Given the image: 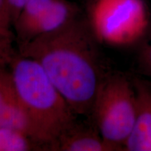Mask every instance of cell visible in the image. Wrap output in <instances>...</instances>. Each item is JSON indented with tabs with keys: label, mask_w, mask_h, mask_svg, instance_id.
Wrapping results in <instances>:
<instances>
[{
	"label": "cell",
	"mask_w": 151,
	"mask_h": 151,
	"mask_svg": "<svg viewBox=\"0 0 151 151\" xmlns=\"http://www.w3.org/2000/svg\"><path fill=\"white\" fill-rule=\"evenodd\" d=\"M86 14L65 27L18 45V54L41 66L76 114L90 118L111 71Z\"/></svg>",
	"instance_id": "6da1fadb"
},
{
	"label": "cell",
	"mask_w": 151,
	"mask_h": 151,
	"mask_svg": "<svg viewBox=\"0 0 151 151\" xmlns=\"http://www.w3.org/2000/svg\"><path fill=\"white\" fill-rule=\"evenodd\" d=\"M10 65L17 94L36 141L42 150H49L77 115L37 61L16 54Z\"/></svg>",
	"instance_id": "7a4b0ae2"
},
{
	"label": "cell",
	"mask_w": 151,
	"mask_h": 151,
	"mask_svg": "<svg viewBox=\"0 0 151 151\" xmlns=\"http://www.w3.org/2000/svg\"><path fill=\"white\" fill-rule=\"evenodd\" d=\"M86 16L100 44L137 48L151 25L143 0H88Z\"/></svg>",
	"instance_id": "3957f363"
},
{
	"label": "cell",
	"mask_w": 151,
	"mask_h": 151,
	"mask_svg": "<svg viewBox=\"0 0 151 151\" xmlns=\"http://www.w3.org/2000/svg\"><path fill=\"white\" fill-rule=\"evenodd\" d=\"M137 113L132 77L111 71L98 91L90 118L104 140L117 151L123 150L135 126Z\"/></svg>",
	"instance_id": "277c9868"
},
{
	"label": "cell",
	"mask_w": 151,
	"mask_h": 151,
	"mask_svg": "<svg viewBox=\"0 0 151 151\" xmlns=\"http://www.w3.org/2000/svg\"><path fill=\"white\" fill-rule=\"evenodd\" d=\"M132 77L137 97V118L123 150L151 151V81L137 76Z\"/></svg>",
	"instance_id": "5b68a950"
},
{
	"label": "cell",
	"mask_w": 151,
	"mask_h": 151,
	"mask_svg": "<svg viewBox=\"0 0 151 151\" xmlns=\"http://www.w3.org/2000/svg\"><path fill=\"white\" fill-rule=\"evenodd\" d=\"M90 120V122L83 123L76 120L52 143L49 150L117 151L104 140L95 124Z\"/></svg>",
	"instance_id": "8992f818"
},
{
	"label": "cell",
	"mask_w": 151,
	"mask_h": 151,
	"mask_svg": "<svg viewBox=\"0 0 151 151\" xmlns=\"http://www.w3.org/2000/svg\"><path fill=\"white\" fill-rule=\"evenodd\" d=\"M2 127L22 131L38 144L33 128L17 94L11 72L4 71L0 66V127Z\"/></svg>",
	"instance_id": "52a82bcc"
},
{
	"label": "cell",
	"mask_w": 151,
	"mask_h": 151,
	"mask_svg": "<svg viewBox=\"0 0 151 151\" xmlns=\"http://www.w3.org/2000/svg\"><path fill=\"white\" fill-rule=\"evenodd\" d=\"M81 14V9L76 4L68 0H55L34 24L24 43L65 27Z\"/></svg>",
	"instance_id": "ba28073f"
},
{
	"label": "cell",
	"mask_w": 151,
	"mask_h": 151,
	"mask_svg": "<svg viewBox=\"0 0 151 151\" xmlns=\"http://www.w3.org/2000/svg\"><path fill=\"white\" fill-rule=\"evenodd\" d=\"M54 1L28 0L14 25L18 44L25 42L32 27Z\"/></svg>",
	"instance_id": "9c48e42d"
},
{
	"label": "cell",
	"mask_w": 151,
	"mask_h": 151,
	"mask_svg": "<svg viewBox=\"0 0 151 151\" xmlns=\"http://www.w3.org/2000/svg\"><path fill=\"white\" fill-rule=\"evenodd\" d=\"M13 26L6 0H0V66L10 65L16 55L13 48Z\"/></svg>",
	"instance_id": "30bf717a"
},
{
	"label": "cell",
	"mask_w": 151,
	"mask_h": 151,
	"mask_svg": "<svg viewBox=\"0 0 151 151\" xmlns=\"http://www.w3.org/2000/svg\"><path fill=\"white\" fill-rule=\"evenodd\" d=\"M42 150L29 135L11 127H0V151Z\"/></svg>",
	"instance_id": "8fae6325"
},
{
	"label": "cell",
	"mask_w": 151,
	"mask_h": 151,
	"mask_svg": "<svg viewBox=\"0 0 151 151\" xmlns=\"http://www.w3.org/2000/svg\"><path fill=\"white\" fill-rule=\"evenodd\" d=\"M137 50L139 72L151 78V25Z\"/></svg>",
	"instance_id": "7c38bea8"
},
{
	"label": "cell",
	"mask_w": 151,
	"mask_h": 151,
	"mask_svg": "<svg viewBox=\"0 0 151 151\" xmlns=\"http://www.w3.org/2000/svg\"><path fill=\"white\" fill-rule=\"evenodd\" d=\"M27 1L28 0H6L9 13H10L11 20H12L13 26L14 25L19 15Z\"/></svg>",
	"instance_id": "4fadbf2b"
}]
</instances>
